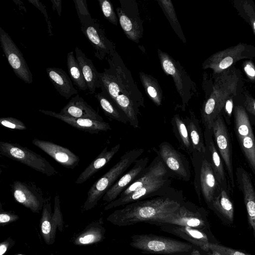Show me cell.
<instances>
[{
	"mask_svg": "<svg viewBox=\"0 0 255 255\" xmlns=\"http://www.w3.org/2000/svg\"><path fill=\"white\" fill-rule=\"evenodd\" d=\"M43 214L45 215L46 219L43 221L41 225V230L44 235H49L51 230V225L48 220L46 219V214L45 209L43 208Z\"/></svg>",
	"mask_w": 255,
	"mask_h": 255,
	"instance_id": "obj_47",
	"label": "cell"
},
{
	"mask_svg": "<svg viewBox=\"0 0 255 255\" xmlns=\"http://www.w3.org/2000/svg\"><path fill=\"white\" fill-rule=\"evenodd\" d=\"M28 1L34 6L37 7L43 14L46 22L47 24L48 34L50 36H53V34L52 30V26L50 21V19L47 12L46 6L43 5L41 1L38 0H28Z\"/></svg>",
	"mask_w": 255,
	"mask_h": 255,
	"instance_id": "obj_45",
	"label": "cell"
},
{
	"mask_svg": "<svg viewBox=\"0 0 255 255\" xmlns=\"http://www.w3.org/2000/svg\"><path fill=\"white\" fill-rule=\"evenodd\" d=\"M15 200L32 212L38 213L44 204L41 190L31 183L14 181L11 185Z\"/></svg>",
	"mask_w": 255,
	"mask_h": 255,
	"instance_id": "obj_18",
	"label": "cell"
},
{
	"mask_svg": "<svg viewBox=\"0 0 255 255\" xmlns=\"http://www.w3.org/2000/svg\"><path fill=\"white\" fill-rule=\"evenodd\" d=\"M0 43L15 75L25 83L31 84L32 74L21 52L9 35L1 27H0Z\"/></svg>",
	"mask_w": 255,
	"mask_h": 255,
	"instance_id": "obj_13",
	"label": "cell"
},
{
	"mask_svg": "<svg viewBox=\"0 0 255 255\" xmlns=\"http://www.w3.org/2000/svg\"><path fill=\"white\" fill-rule=\"evenodd\" d=\"M183 201L181 193L176 191L130 203L115 210L107 218L113 224L128 226L140 222L160 220L172 214Z\"/></svg>",
	"mask_w": 255,
	"mask_h": 255,
	"instance_id": "obj_2",
	"label": "cell"
},
{
	"mask_svg": "<svg viewBox=\"0 0 255 255\" xmlns=\"http://www.w3.org/2000/svg\"><path fill=\"white\" fill-rule=\"evenodd\" d=\"M194 171V187L199 200L201 195L208 206L220 189L211 164L206 155L194 151L190 155Z\"/></svg>",
	"mask_w": 255,
	"mask_h": 255,
	"instance_id": "obj_6",
	"label": "cell"
},
{
	"mask_svg": "<svg viewBox=\"0 0 255 255\" xmlns=\"http://www.w3.org/2000/svg\"><path fill=\"white\" fill-rule=\"evenodd\" d=\"M243 106L247 111L255 116V99L246 90L243 91Z\"/></svg>",
	"mask_w": 255,
	"mask_h": 255,
	"instance_id": "obj_44",
	"label": "cell"
},
{
	"mask_svg": "<svg viewBox=\"0 0 255 255\" xmlns=\"http://www.w3.org/2000/svg\"><path fill=\"white\" fill-rule=\"evenodd\" d=\"M48 77L58 93L66 100L74 94H78L70 77L63 69L49 67L46 69Z\"/></svg>",
	"mask_w": 255,
	"mask_h": 255,
	"instance_id": "obj_26",
	"label": "cell"
},
{
	"mask_svg": "<svg viewBox=\"0 0 255 255\" xmlns=\"http://www.w3.org/2000/svg\"><path fill=\"white\" fill-rule=\"evenodd\" d=\"M232 3L238 14L251 26L255 35V3L252 0H234Z\"/></svg>",
	"mask_w": 255,
	"mask_h": 255,
	"instance_id": "obj_35",
	"label": "cell"
},
{
	"mask_svg": "<svg viewBox=\"0 0 255 255\" xmlns=\"http://www.w3.org/2000/svg\"><path fill=\"white\" fill-rule=\"evenodd\" d=\"M204 137L206 149L205 155L211 164L220 187L228 191L229 184L225 175L224 161L214 142L212 130L205 129Z\"/></svg>",
	"mask_w": 255,
	"mask_h": 255,
	"instance_id": "obj_23",
	"label": "cell"
},
{
	"mask_svg": "<svg viewBox=\"0 0 255 255\" xmlns=\"http://www.w3.org/2000/svg\"><path fill=\"white\" fill-rule=\"evenodd\" d=\"M32 143L63 166L73 169L77 166L80 158L69 149L50 141L34 138Z\"/></svg>",
	"mask_w": 255,
	"mask_h": 255,
	"instance_id": "obj_22",
	"label": "cell"
},
{
	"mask_svg": "<svg viewBox=\"0 0 255 255\" xmlns=\"http://www.w3.org/2000/svg\"><path fill=\"white\" fill-rule=\"evenodd\" d=\"M169 175H172L160 157L157 155L146 167L142 174L128 187L118 198L124 197L139 190L153 181Z\"/></svg>",
	"mask_w": 255,
	"mask_h": 255,
	"instance_id": "obj_20",
	"label": "cell"
},
{
	"mask_svg": "<svg viewBox=\"0 0 255 255\" xmlns=\"http://www.w3.org/2000/svg\"><path fill=\"white\" fill-rule=\"evenodd\" d=\"M15 218L16 216L15 215H10L5 213H1L0 214V223L1 224L7 223Z\"/></svg>",
	"mask_w": 255,
	"mask_h": 255,
	"instance_id": "obj_48",
	"label": "cell"
},
{
	"mask_svg": "<svg viewBox=\"0 0 255 255\" xmlns=\"http://www.w3.org/2000/svg\"><path fill=\"white\" fill-rule=\"evenodd\" d=\"M147 223H166L187 226L200 230L211 231L207 211L190 202L183 201L178 209L170 215L157 221Z\"/></svg>",
	"mask_w": 255,
	"mask_h": 255,
	"instance_id": "obj_10",
	"label": "cell"
},
{
	"mask_svg": "<svg viewBox=\"0 0 255 255\" xmlns=\"http://www.w3.org/2000/svg\"><path fill=\"white\" fill-rule=\"evenodd\" d=\"M105 229L102 227L94 228V230L88 231L78 239L80 244L86 245L99 242L103 239Z\"/></svg>",
	"mask_w": 255,
	"mask_h": 255,
	"instance_id": "obj_39",
	"label": "cell"
},
{
	"mask_svg": "<svg viewBox=\"0 0 255 255\" xmlns=\"http://www.w3.org/2000/svg\"><path fill=\"white\" fill-rule=\"evenodd\" d=\"M60 114L75 118L103 122V118L78 94L62 109Z\"/></svg>",
	"mask_w": 255,
	"mask_h": 255,
	"instance_id": "obj_25",
	"label": "cell"
},
{
	"mask_svg": "<svg viewBox=\"0 0 255 255\" xmlns=\"http://www.w3.org/2000/svg\"><path fill=\"white\" fill-rule=\"evenodd\" d=\"M144 151L143 148H135L126 152L118 162L90 187L84 208L89 210L96 206L108 190L142 154Z\"/></svg>",
	"mask_w": 255,
	"mask_h": 255,
	"instance_id": "obj_4",
	"label": "cell"
},
{
	"mask_svg": "<svg viewBox=\"0 0 255 255\" xmlns=\"http://www.w3.org/2000/svg\"><path fill=\"white\" fill-rule=\"evenodd\" d=\"M255 57V46L251 44L239 43L213 54L202 63V68L204 70L211 69L212 77L214 78L234 66L238 61L251 60Z\"/></svg>",
	"mask_w": 255,
	"mask_h": 255,
	"instance_id": "obj_7",
	"label": "cell"
},
{
	"mask_svg": "<svg viewBox=\"0 0 255 255\" xmlns=\"http://www.w3.org/2000/svg\"><path fill=\"white\" fill-rule=\"evenodd\" d=\"M233 113L235 129L238 139L254 134L248 114L244 107L236 105L234 107Z\"/></svg>",
	"mask_w": 255,
	"mask_h": 255,
	"instance_id": "obj_32",
	"label": "cell"
},
{
	"mask_svg": "<svg viewBox=\"0 0 255 255\" xmlns=\"http://www.w3.org/2000/svg\"><path fill=\"white\" fill-rule=\"evenodd\" d=\"M94 96L106 116L124 124L128 123L125 114L102 92L95 94Z\"/></svg>",
	"mask_w": 255,
	"mask_h": 255,
	"instance_id": "obj_34",
	"label": "cell"
},
{
	"mask_svg": "<svg viewBox=\"0 0 255 255\" xmlns=\"http://www.w3.org/2000/svg\"><path fill=\"white\" fill-rule=\"evenodd\" d=\"M206 255H224L222 253L214 250H209L208 252H206Z\"/></svg>",
	"mask_w": 255,
	"mask_h": 255,
	"instance_id": "obj_52",
	"label": "cell"
},
{
	"mask_svg": "<svg viewBox=\"0 0 255 255\" xmlns=\"http://www.w3.org/2000/svg\"><path fill=\"white\" fill-rule=\"evenodd\" d=\"M41 113L52 117L83 131L91 134H98L100 131H107L112 128L109 123L88 119L75 118L64 116L51 111L39 110Z\"/></svg>",
	"mask_w": 255,
	"mask_h": 255,
	"instance_id": "obj_24",
	"label": "cell"
},
{
	"mask_svg": "<svg viewBox=\"0 0 255 255\" xmlns=\"http://www.w3.org/2000/svg\"><path fill=\"white\" fill-rule=\"evenodd\" d=\"M0 154L48 176L58 173V171L44 157L17 143L0 141Z\"/></svg>",
	"mask_w": 255,
	"mask_h": 255,
	"instance_id": "obj_9",
	"label": "cell"
},
{
	"mask_svg": "<svg viewBox=\"0 0 255 255\" xmlns=\"http://www.w3.org/2000/svg\"><path fill=\"white\" fill-rule=\"evenodd\" d=\"M171 177L172 176L169 175L157 179L124 197L118 198L106 206L105 210L124 206L139 200L170 194L175 191L170 186Z\"/></svg>",
	"mask_w": 255,
	"mask_h": 255,
	"instance_id": "obj_12",
	"label": "cell"
},
{
	"mask_svg": "<svg viewBox=\"0 0 255 255\" xmlns=\"http://www.w3.org/2000/svg\"><path fill=\"white\" fill-rule=\"evenodd\" d=\"M157 54L162 69L173 80L181 99V110L184 111L192 96L197 92L195 83L178 61L159 48Z\"/></svg>",
	"mask_w": 255,
	"mask_h": 255,
	"instance_id": "obj_8",
	"label": "cell"
},
{
	"mask_svg": "<svg viewBox=\"0 0 255 255\" xmlns=\"http://www.w3.org/2000/svg\"><path fill=\"white\" fill-rule=\"evenodd\" d=\"M81 30L94 49L95 56L103 60L116 51L114 42L108 38L103 26L97 18H94Z\"/></svg>",
	"mask_w": 255,
	"mask_h": 255,
	"instance_id": "obj_14",
	"label": "cell"
},
{
	"mask_svg": "<svg viewBox=\"0 0 255 255\" xmlns=\"http://www.w3.org/2000/svg\"><path fill=\"white\" fill-rule=\"evenodd\" d=\"M106 59L109 67L99 73L101 92L125 114L128 124L137 128L139 108L144 107L143 95L117 51Z\"/></svg>",
	"mask_w": 255,
	"mask_h": 255,
	"instance_id": "obj_1",
	"label": "cell"
},
{
	"mask_svg": "<svg viewBox=\"0 0 255 255\" xmlns=\"http://www.w3.org/2000/svg\"><path fill=\"white\" fill-rule=\"evenodd\" d=\"M194 151L205 154L206 146L204 133L200 127V122L192 111L184 119Z\"/></svg>",
	"mask_w": 255,
	"mask_h": 255,
	"instance_id": "obj_30",
	"label": "cell"
},
{
	"mask_svg": "<svg viewBox=\"0 0 255 255\" xmlns=\"http://www.w3.org/2000/svg\"><path fill=\"white\" fill-rule=\"evenodd\" d=\"M142 85L148 98L157 106L161 105L163 92L158 81L152 76L142 71L139 73Z\"/></svg>",
	"mask_w": 255,
	"mask_h": 255,
	"instance_id": "obj_33",
	"label": "cell"
},
{
	"mask_svg": "<svg viewBox=\"0 0 255 255\" xmlns=\"http://www.w3.org/2000/svg\"><path fill=\"white\" fill-rule=\"evenodd\" d=\"M163 232L170 233L183 239L188 243L200 248L205 252L209 251L208 245L215 242L211 231L171 224L154 223Z\"/></svg>",
	"mask_w": 255,
	"mask_h": 255,
	"instance_id": "obj_17",
	"label": "cell"
},
{
	"mask_svg": "<svg viewBox=\"0 0 255 255\" xmlns=\"http://www.w3.org/2000/svg\"><path fill=\"white\" fill-rule=\"evenodd\" d=\"M0 124L11 129L25 130L26 127L20 120L13 117H3L0 119Z\"/></svg>",
	"mask_w": 255,
	"mask_h": 255,
	"instance_id": "obj_42",
	"label": "cell"
},
{
	"mask_svg": "<svg viewBox=\"0 0 255 255\" xmlns=\"http://www.w3.org/2000/svg\"><path fill=\"white\" fill-rule=\"evenodd\" d=\"M157 1L177 36L184 43H186V39L183 33L172 1L170 0H158Z\"/></svg>",
	"mask_w": 255,
	"mask_h": 255,
	"instance_id": "obj_37",
	"label": "cell"
},
{
	"mask_svg": "<svg viewBox=\"0 0 255 255\" xmlns=\"http://www.w3.org/2000/svg\"><path fill=\"white\" fill-rule=\"evenodd\" d=\"M225 221L232 223L234 219V207L228 191L220 187L212 203L208 206Z\"/></svg>",
	"mask_w": 255,
	"mask_h": 255,
	"instance_id": "obj_29",
	"label": "cell"
},
{
	"mask_svg": "<svg viewBox=\"0 0 255 255\" xmlns=\"http://www.w3.org/2000/svg\"><path fill=\"white\" fill-rule=\"evenodd\" d=\"M120 147V143L113 146L110 150H108V146H106L99 155L81 172L75 183L80 184L90 178L112 159L119 151Z\"/></svg>",
	"mask_w": 255,
	"mask_h": 255,
	"instance_id": "obj_28",
	"label": "cell"
},
{
	"mask_svg": "<svg viewBox=\"0 0 255 255\" xmlns=\"http://www.w3.org/2000/svg\"><path fill=\"white\" fill-rule=\"evenodd\" d=\"M211 91L201 110L202 123L205 129L211 130L214 122L222 113L228 100L240 92L243 86L240 71L233 66L214 78Z\"/></svg>",
	"mask_w": 255,
	"mask_h": 255,
	"instance_id": "obj_3",
	"label": "cell"
},
{
	"mask_svg": "<svg viewBox=\"0 0 255 255\" xmlns=\"http://www.w3.org/2000/svg\"></svg>",
	"mask_w": 255,
	"mask_h": 255,
	"instance_id": "obj_55",
	"label": "cell"
},
{
	"mask_svg": "<svg viewBox=\"0 0 255 255\" xmlns=\"http://www.w3.org/2000/svg\"><path fill=\"white\" fill-rule=\"evenodd\" d=\"M241 149L255 175V138L254 134L238 139Z\"/></svg>",
	"mask_w": 255,
	"mask_h": 255,
	"instance_id": "obj_38",
	"label": "cell"
},
{
	"mask_svg": "<svg viewBox=\"0 0 255 255\" xmlns=\"http://www.w3.org/2000/svg\"><path fill=\"white\" fill-rule=\"evenodd\" d=\"M171 124L181 148L191 155L194 150L184 119L175 114L171 119Z\"/></svg>",
	"mask_w": 255,
	"mask_h": 255,
	"instance_id": "obj_31",
	"label": "cell"
},
{
	"mask_svg": "<svg viewBox=\"0 0 255 255\" xmlns=\"http://www.w3.org/2000/svg\"><path fill=\"white\" fill-rule=\"evenodd\" d=\"M76 58L81 69L90 94H93L98 88H100L99 73L93 61L88 58L78 47L75 48Z\"/></svg>",
	"mask_w": 255,
	"mask_h": 255,
	"instance_id": "obj_27",
	"label": "cell"
},
{
	"mask_svg": "<svg viewBox=\"0 0 255 255\" xmlns=\"http://www.w3.org/2000/svg\"><path fill=\"white\" fill-rule=\"evenodd\" d=\"M52 4V9L56 10L59 16L61 15V0H51Z\"/></svg>",
	"mask_w": 255,
	"mask_h": 255,
	"instance_id": "obj_49",
	"label": "cell"
},
{
	"mask_svg": "<svg viewBox=\"0 0 255 255\" xmlns=\"http://www.w3.org/2000/svg\"><path fill=\"white\" fill-rule=\"evenodd\" d=\"M67 66L70 77L78 88L86 91L88 87L79 63L74 55L73 51H70L67 56Z\"/></svg>",
	"mask_w": 255,
	"mask_h": 255,
	"instance_id": "obj_36",
	"label": "cell"
},
{
	"mask_svg": "<svg viewBox=\"0 0 255 255\" xmlns=\"http://www.w3.org/2000/svg\"><path fill=\"white\" fill-rule=\"evenodd\" d=\"M129 245L143 254L173 255L190 252L194 245L169 237L153 234L131 236Z\"/></svg>",
	"mask_w": 255,
	"mask_h": 255,
	"instance_id": "obj_5",
	"label": "cell"
},
{
	"mask_svg": "<svg viewBox=\"0 0 255 255\" xmlns=\"http://www.w3.org/2000/svg\"><path fill=\"white\" fill-rule=\"evenodd\" d=\"M209 250L217 251L224 255H253L245 252L226 247L218 243H210L208 245Z\"/></svg>",
	"mask_w": 255,
	"mask_h": 255,
	"instance_id": "obj_43",
	"label": "cell"
},
{
	"mask_svg": "<svg viewBox=\"0 0 255 255\" xmlns=\"http://www.w3.org/2000/svg\"><path fill=\"white\" fill-rule=\"evenodd\" d=\"M214 142L227 170L232 187H235L232 147L227 127L222 114L213 123L212 128Z\"/></svg>",
	"mask_w": 255,
	"mask_h": 255,
	"instance_id": "obj_16",
	"label": "cell"
},
{
	"mask_svg": "<svg viewBox=\"0 0 255 255\" xmlns=\"http://www.w3.org/2000/svg\"><path fill=\"white\" fill-rule=\"evenodd\" d=\"M190 252L182 253L180 254H177L173 255H190Z\"/></svg>",
	"mask_w": 255,
	"mask_h": 255,
	"instance_id": "obj_53",
	"label": "cell"
},
{
	"mask_svg": "<svg viewBox=\"0 0 255 255\" xmlns=\"http://www.w3.org/2000/svg\"><path fill=\"white\" fill-rule=\"evenodd\" d=\"M243 68L248 79L255 82V65L251 60H246L243 64Z\"/></svg>",
	"mask_w": 255,
	"mask_h": 255,
	"instance_id": "obj_46",
	"label": "cell"
},
{
	"mask_svg": "<svg viewBox=\"0 0 255 255\" xmlns=\"http://www.w3.org/2000/svg\"><path fill=\"white\" fill-rule=\"evenodd\" d=\"M156 152L173 177L186 182L190 180L191 174L189 161L172 144L166 141L162 142Z\"/></svg>",
	"mask_w": 255,
	"mask_h": 255,
	"instance_id": "obj_15",
	"label": "cell"
},
{
	"mask_svg": "<svg viewBox=\"0 0 255 255\" xmlns=\"http://www.w3.org/2000/svg\"><path fill=\"white\" fill-rule=\"evenodd\" d=\"M149 161L148 157L136 159L133 166L127 172L122 175L103 197V200L110 203L118 198L120 195L144 172Z\"/></svg>",
	"mask_w": 255,
	"mask_h": 255,
	"instance_id": "obj_19",
	"label": "cell"
},
{
	"mask_svg": "<svg viewBox=\"0 0 255 255\" xmlns=\"http://www.w3.org/2000/svg\"><path fill=\"white\" fill-rule=\"evenodd\" d=\"M236 174L243 194L249 224L255 239V189L250 174L244 168L238 167Z\"/></svg>",
	"mask_w": 255,
	"mask_h": 255,
	"instance_id": "obj_21",
	"label": "cell"
},
{
	"mask_svg": "<svg viewBox=\"0 0 255 255\" xmlns=\"http://www.w3.org/2000/svg\"><path fill=\"white\" fill-rule=\"evenodd\" d=\"M204 251L202 250L200 248L194 246L192 250L190 253V255H204L203 253Z\"/></svg>",
	"mask_w": 255,
	"mask_h": 255,
	"instance_id": "obj_50",
	"label": "cell"
},
{
	"mask_svg": "<svg viewBox=\"0 0 255 255\" xmlns=\"http://www.w3.org/2000/svg\"><path fill=\"white\" fill-rule=\"evenodd\" d=\"M120 2L116 10L120 25L127 37L138 43L143 33L138 4L134 0H120Z\"/></svg>",
	"mask_w": 255,
	"mask_h": 255,
	"instance_id": "obj_11",
	"label": "cell"
},
{
	"mask_svg": "<svg viewBox=\"0 0 255 255\" xmlns=\"http://www.w3.org/2000/svg\"><path fill=\"white\" fill-rule=\"evenodd\" d=\"M73 1L75 3L81 26H83L93 19L88 9L86 0H74Z\"/></svg>",
	"mask_w": 255,
	"mask_h": 255,
	"instance_id": "obj_40",
	"label": "cell"
},
{
	"mask_svg": "<svg viewBox=\"0 0 255 255\" xmlns=\"http://www.w3.org/2000/svg\"><path fill=\"white\" fill-rule=\"evenodd\" d=\"M7 250V246L5 244L1 243L0 245V255H3Z\"/></svg>",
	"mask_w": 255,
	"mask_h": 255,
	"instance_id": "obj_51",
	"label": "cell"
},
{
	"mask_svg": "<svg viewBox=\"0 0 255 255\" xmlns=\"http://www.w3.org/2000/svg\"><path fill=\"white\" fill-rule=\"evenodd\" d=\"M254 123L255 124V122H254Z\"/></svg>",
	"mask_w": 255,
	"mask_h": 255,
	"instance_id": "obj_54",
	"label": "cell"
},
{
	"mask_svg": "<svg viewBox=\"0 0 255 255\" xmlns=\"http://www.w3.org/2000/svg\"><path fill=\"white\" fill-rule=\"evenodd\" d=\"M98 2L104 17L112 24L118 25L119 19L111 2L108 0H98Z\"/></svg>",
	"mask_w": 255,
	"mask_h": 255,
	"instance_id": "obj_41",
	"label": "cell"
}]
</instances>
